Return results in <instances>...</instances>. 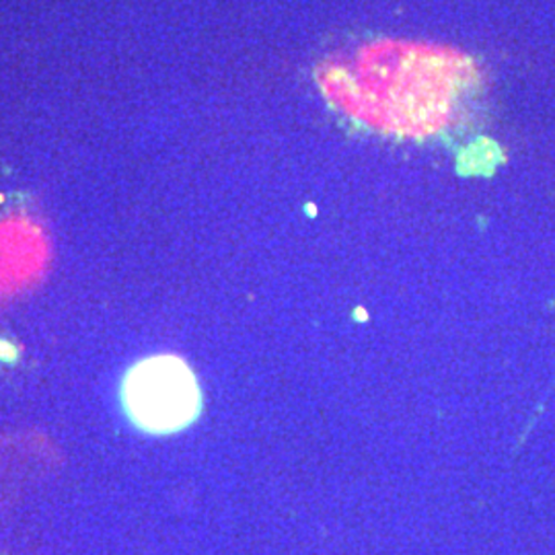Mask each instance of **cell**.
Returning <instances> with one entry per match:
<instances>
[{"instance_id": "1", "label": "cell", "mask_w": 555, "mask_h": 555, "mask_svg": "<svg viewBox=\"0 0 555 555\" xmlns=\"http://www.w3.org/2000/svg\"><path fill=\"white\" fill-rule=\"evenodd\" d=\"M121 401L132 422L151 435H171L190 426L199 414L198 378L173 354L137 362L121 385Z\"/></svg>"}]
</instances>
